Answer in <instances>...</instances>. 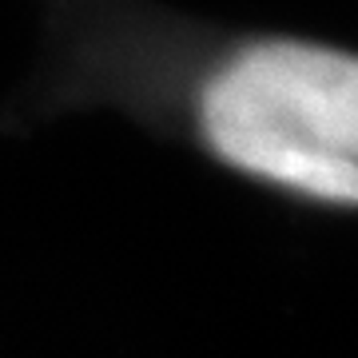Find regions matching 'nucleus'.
Masks as SVG:
<instances>
[{"instance_id":"f257e3e1","label":"nucleus","mask_w":358,"mask_h":358,"mask_svg":"<svg viewBox=\"0 0 358 358\" xmlns=\"http://www.w3.org/2000/svg\"><path fill=\"white\" fill-rule=\"evenodd\" d=\"M219 159L331 203H358V56L299 40L239 52L203 92Z\"/></svg>"}]
</instances>
